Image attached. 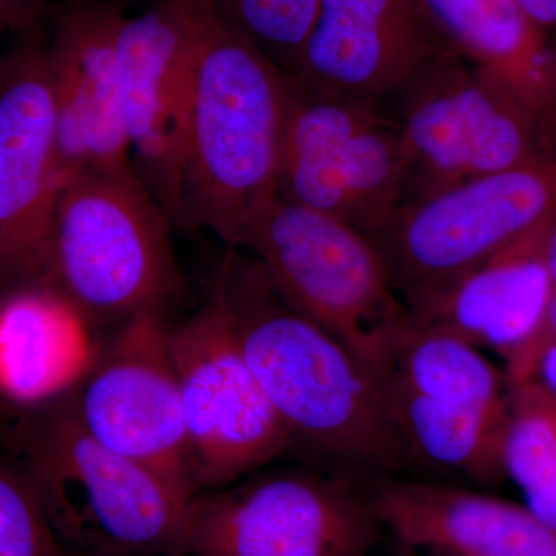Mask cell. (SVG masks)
<instances>
[{"label":"cell","instance_id":"6da1fadb","mask_svg":"<svg viewBox=\"0 0 556 556\" xmlns=\"http://www.w3.org/2000/svg\"><path fill=\"white\" fill-rule=\"evenodd\" d=\"M215 292L292 445L372 479L408 466L378 376L342 340L292 308L255 260L230 252Z\"/></svg>","mask_w":556,"mask_h":556},{"label":"cell","instance_id":"7a4b0ae2","mask_svg":"<svg viewBox=\"0 0 556 556\" xmlns=\"http://www.w3.org/2000/svg\"><path fill=\"white\" fill-rule=\"evenodd\" d=\"M192 5V87L179 228L237 249L277 195L288 75L211 0Z\"/></svg>","mask_w":556,"mask_h":556},{"label":"cell","instance_id":"3957f363","mask_svg":"<svg viewBox=\"0 0 556 556\" xmlns=\"http://www.w3.org/2000/svg\"><path fill=\"white\" fill-rule=\"evenodd\" d=\"M0 445L27 471L51 529L72 554L178 556L190 500L91 438L68 396L3 412Z\"/></svg>","mask_w":556,"mask_h":556},{"label":"cell","instance_id":"277c9868","mask_svg":"<svg viewBox=\"0 0 556 556\" xmlns=\"http://www.w3.org/2000/svg\"><path fill=\"white\" fill-rule=\"evenodd\" d=\"M237 249H247L292 308L342 340L380 379L415 316L368 236L277 193Z\"/></svg>","mask_w":556,"mask_h":556},{"label":"cell","instance_id":"5b68a950","mask_svg":"<svg viewBox=\"0 0 556 556\" xmlns=\"http://www.w3.org/2000/svg\"><path fill=\"white\" fill-rule=\"evenodd\" d=\"M170 226L135 170L72 179L51 218L46 281L94 328L164 311L179 285Z\"/></svg>","mask_w":556,"mask_h":556},{"label":"cell","instance_id":"8992f818","mask_svg":"<svg viewBox=\"0 0 556 556\" xmlns=\"http://www.w3.org/2000/svg\"><path fill=\"white\" fill-rule=\"evenodd\" d=\"M556 218V156L401 204L369 233L399 298L424 317L471 270Z\"/></svg>","mask_w":556,"mask_h":556},{"label":"cell","instance_id":"52a82bcc","mask_svg":"<svg viewBox=\"0 0 556 556\" xmlns=\"http://www.w3.org/2000/svg\"><path fill=\"white\" fill-rule=\"evenodd\" d=\"M386 110L407 153L404 203L556 156V129L453 51L428 64Z\"/></svg>","mask_w":556,"mask_h":556},{"label":"cell","instance_id":"ba28073f","mask_svg":"<svg viewBox=\"0 0 556 556\" xmlns=\"http://www.w3.org/2000/svg\"><path fill=\"white\" fill-rule=\"evenodd\" d=\"M409 459L479 484L504 475L508 383L473 343L413 320L380 375Z\"/></svg>","mask_w":556,"mask_h":556},{"label":"cell","instance_id":"9c48e42d","mask_svg":"<svg viewBox=\"0 0 556 556\" xmlns=\"http://www.w3.org/2000/svg\"><path fill=\"white\" fill-rule=\"evenodd\" d=\"M380 529L345 475L255 471L190 500L178 556H371Z\"/></svg>","mask_w":556,"mask_h":556},{"label":"cell","instance_id":"30bf717a","mask_svg":"<svg viewBox=\"0 0 556 556\" xmlns=\"http://www.w3.org/2000/svg\"><path fill=\"white\" fill-rule=\"evenodd\" d=\"M405 189L404 138L388 110L288 75L278 195L369 236L404 203Z\"/></svg>","mask_w":556,"mask_h":556},{"label":"cell","instance_id":"8fae6325","mask_svg":"<svg viewBox=\"0 0 556 556\" xmlns=\"http://www.w3.org/2000/svg\"><path fill=\"white\" fill-rule=\"evenodd\" d=\"M170 351L197 493L233 484L292 447L215 289L199 313L170 327Z\"/></svg>","mask_w":556,"mask_h":556},{"label":"cell","instance_id":"7c38bea8","mask_svg":"<svg viewBox=\"0 0 556 556\" xmlns=\"http://www.w3.org/2000/svg\"><path fill=\"white\" fill-rule=\"evenodd\" d=\"M68 401L91 438L148 468L188 500L197 495L164 311L123 321Z\"/></svg>","mask_w":556,"mask_h":556},{"label":"cell","instance_id":"4fadbf2b","mask_svg":"<svg viewBox=\"0 0 556 556\" xmlns=\"http://www.w3.org/2000/svg\"><path fill=\"white\" fill-rule=\"evenodd\" d=\"M13 33L0 54V254L7 288L46 280L61 192L49 35L39 21Z\"/></svg>","mask_w":556,"mask_h":556},{"label":"cell","instance_id":"5bb4252c","mask_svg":"<svg viewBox=\"0 0 556 556\" xmlns=\"http://www.w3.org/2000/svg\"><path fill=\"white\" fill-rule=\"evenodd\" d=\"M192 49L190 0H153L121 25V104L131 164L175 226L181 217Z\"/></svg>","mask_w":556,"mask_h":556},{"label":"cell","instance_id":"9a60e30c","mask_svg":"<svg viewBox=\"0 0 556 556\" xmlns=\"http://www.w3.org/2000/svg\"><path fill=\"white\" fill-rule=\"evenodd\" d=\"M127 14V0H68L53 11L49 68L61 189L84 175L135 170L118 64Z\"/></svg>","mask_w":556,"mask_h":556},{"label":"cell","instance_id":"2e32d148","mask_svg":"<svg viewBox=\"0 0 556 556\" xmlns=\"http://www.w3.org/2000/svg\"><path fill=\"white\" fill-rule=\"evenodd\" d=\"M447 51L417 0H318L291 76L332 97L387 109Z\"/></svg>","mask_w":556,"mask_h":556},{"label":"cell","instance_id":"e0dca14e","mask_svg":"<svg viewBox=\"0 0 556 556\" xmlns=\"http://www.w3.org/2000/svg\"><path fill=\"white\" fill-rule=\"evenodd\" d=\"M404 548L455 556H556V530L526 506L434 482L383 477L367 492Z\"/></svg>","mask_w":556,"mask_h":556},{"label":"cell","instance_id":"ac0fdd59","mask_svg":"<svg viewBox=\"0 0 556 556\" xmlns=\"http://www.w3.org/2000/svg\"><path fill=\"white\" fill-rule=\"evenodd\" d=\"M94 329L49 281L0 291V397L33 409L68 396L100 354Z\"/></svg>","mask_w":556,"mask_h":556},{"label":"cell","instance_id":"d6986e66","mask_svg":"<svg viewBox=\"0 0 556 556\" xmlns=\"http://www.w3.org/2000/svg\"><path fill=\"white\" fill-rule=\"evenodd\" d=\"M555 222L497 252L457 281L427 316L415 318L492 348L506 361L536 331L551 302L546 251Z\"/></svg>","mask_w":556,"mask_h":556},{"label":"cell","instance_id":"ffe728a7","mask_svg":"<svg viewBox=\"0 0 556 556\" xmlns=\"http://www.w3.org/2000/svg\"><path fill=\"white\" fill-rule=\"evenodd\" d=\"M453 53L556 129V49L517 0H417Z\"/></svg>","mask_w":556,"mask_h":556},{"label":"cell","instance_id":"44dd1931","mask_svg":"<svg viewBox=\"0 0 556 556\" xmlns=\"http://www.w3.org/2000/svg\"><path fill=\"white\" fill-rule=\"evenodd\" d=\"M501 459L526 507L556 530V399L535 379L508 386Z\"/></svg>","mask_w":556,"mask_h":556},{"label":"cell","instance_id":"7402d4cb","mask_svg":"<svg viewBox=\"0 0 556 556\" xmlns=\"http://www.w3.org/2000/svg\"><path fill=\"white\" fill-rule=\"evenodd\" d=\"M215 9L291 75L316 20L318 0H211Z\"/></svg>","mask_w":556,"mask_h":556},{"label":"cell","instance_id":"603a6c76","mask_svg":"<svg viewBox=\"0 0 556 556\" xmlns=\"http://www.w3.org/2000/svg\"><path fill=\"white\" fill-rule=\"evenodd\" d=\"M0 556H70L17 457L0 445Z\"/></svg>","mask_w":556,"mask_h":556},{"label":"cell","instance_id":"cb8c5ba5","mask_svg":"<svg viewBox=\"0 0 556 556\" xmlns=\"http://www.w3.org/2000/svg\"><path fill=\"white\" fill-rule=\"evenodd\" d=\"M556 345V288L552 289L551 302L540 327L517 351L506 358L508 386L532 380L541 357Z\"/></svg>","mask_w":556,"mask_h":556},{"label":"cell","instance_id":"d4e9b609","mask_svg":"<svg viewBox=\"0 0 556 556\" xmlns=\"http://www.w3.org/2000/svg\"><path fill=\"white\" fill-rule=\"evenodd\" d=\"M522 11L541 30L556 31V0H517Z\"/></svg>","mask_w":556,"mask_h":556},{"label":"cell","instance_id":"484cf974","mask_svg":"<svg viewBox=\"0 0 556 556\" xmlns=\"http://www.w3.org/2000/svg\"><path fill=\"white\" fill-rule=\"evenodd\" d=\"M50 0H0V9L11 11L27 22L39 21L43 11H49Z\"/></svg>","mask_w":556,"mask_h":556},{"label":"cell","instance_id":"4316f807","mask_svg":"<svg viewBox=\"0 0 556 556\" xmlns=\"http://www.w3.org/2000/svg\"><path fill=\"white\" fill-rule=\"evenodd\" d=\"M533 379L546 388L548 393L556 399V345L551 348L538 364Z\"/></svg>","mask_w":556,"mask_h":556},{"label":"cell","instance_id":"83f0119b","mask_svg":"<svg viewBox=\"0 0 556 556\" xmlns=\"http://www.w3.org/2000/svg\"><path fill=\"white\" fill-rule=\"evenodd\" d=\"M25 24H30V22L22 20L21 16L11 13L9 10L0 9V40H2L7 33H13L16 28H20Z\"/></svg>","mask_w":556,"mask_h":556},{"label":"cell","instance_id":"f1b7e54d","mask_svg":"<svg viewBox=\"0 0 556 556\" xmlns=\"http://www.w3.org/2000/svg\"><path fill=\"white\" fill-rule=\"evenodd\" d=\"M546 262L548 273H551L552 287L556 288V222L548 233Z\"/></svg>","mask_w":556,"mask_h":556},{"label":"cell","instance_id":"f546056e","mask_svg":"<svg viewBox=\"0 0 556 556\" xmlns=\"http://www.w3.org/2000/svg\"><path fill=\"white\" fill-rule=\"evenodd\" d=\"M405 552H407L409 556H455L450 554H442V552L412 551V548H405Z\"/></svg>","mask_w":556,"mask_h":556},{"label":"cell","instance_id":"4dcf8cb0","mask_svg":"<svg viewBox=\"0 0 556 556\" xmlns=\"http://www.w3.org/2000/svg\"><path fill=\"white\" fill-rule=\"evenodd\" d=\"M7 289L5 269H3L2 254H0V291Z\"/></svg>","mask_w":556,"mask_h":556},{"label":"cell","instance_id":"1f68e13d","mask_svg":"<svg viewBox=\"0 0 556 556\" xmlns=\"http://www.w3.org/2000/svg\"><path fill=\"white\" fill-rule=\"evenodd\" d=\"M70 556H112V555L72 554V552H70Z\"/></svg>","mask_w":556,"mask_h":556}]
</instances>
